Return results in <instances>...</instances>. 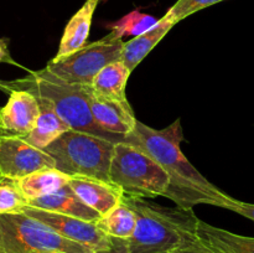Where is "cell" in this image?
<instances>
[{
  "label": "cell",
  "instance_id": "cell-1",
  "mask_svg": "<svg viewBox=\"0 0 254 253\" xmlns=\"http://www.w3.org/2000/svg\"><path fill=\"white\" fill-rule=\"evenodd\" d=\"M184 139L179 118L164 129L151 128L138 121L126 136L127 143L145 151L169 174L170 188L165 197L184 208L200 203L226 208L235 197L213 185L188 160L180 146Z\"/></svg>",
  "mask_w": 254,
  "mask_h": 253
},
{
  "label": "cell",
  "instance_id": "cell-2",
  "mask_svg": "<svg viewBox=\"0 0 254 253\" xmlns=\"http://www.w3.org/2000/svg\"><path fill=\"white\" fill-rule=\"evenodd\" d=\"M123 202L136 215L129 253H189L202 246L197 236L200 218L192 208L168 207L127 195Z\"/></svg>",
  "mask_w": 254,
  "mask_h": 253
},
{
  "label": "cell",
  "instance_id": "cell-3",
  "mask_svg": "<svg viewBox=\"0 0 254 253\" xmlns=\"http://www.w3.org/2000/svg\"><path fill=\"white\" fill-rule=\"evenodd\" d=\"M2 82L6 88V93H10L14 89L26 91L37 98L46 101L73 130L108 139L113 143L126 141V138L103 130L94 122L86 86L67 83L61 79L54 78L44 69L30 72L22 78Z\"/></svg>",
  "mask_w": 254,
  "mask_h": 253
},
{
  "label": "cell",
  "instance_id": "cell-4",
  "mask_svg": "<svg viewBox=\"0 0 254 253\" xmlns=\"http://www.w3.org/2000/svg\"><path fill=\"white\" fill-rule=\"evenodd\" d=\"M109 181L124 195L140 198L165 197L170 188V176L163 166L127 141L114 144Z\"/></svg>",
  "mask_w": 254,
  "mask_h": 253
},
{
  "label": "cell",
  "instance_id": "cell-5",
  "mask_svg": "<svg viewBox=\"0 0 254 253\" xmlns=\"http://www.w3.org/2000/svg\"><path fill=\"white\" fill-rule=\"evenodd\" d=\"M113 141L69 129L44 149L66 175L109 181Z\"/></svg>",
  "mask_w": 254,
  "mask_h": 253
},
{
  "label": "cell",
  "instance_id": "cell-6",
  "mask_svg": "<svg viewBox=\"0 0 254 253\" xmlns=\"http://www.w3.org/2000/svg\"><path fill=\"white\" fill-rule=\"evenodd\" d=\"M0 253H94L26 213L0 215Z\"/></svg>",
  "mask_w": 254,
  "mask_h": 253
},
{
  "label": "cell",
  "instance_id": "cell-7",
  "mask_svg": "<svg viewBox=\"0 0 254 253\" xmlns=\"http://www.w3.org/2000/svg\"><path fill=\"white\" fill-rule=\"evenodd\" d=\"M124 41L114 31L101 40L87 44L83 49L60 61H50L44 69L47 74L72 84L91 86L94 77L114 61L122 60Z\"/></svg>",
  "mask_w": 254,
  "mask_h": 253
},
{
  "label": "cell",
  "instance_id": "cell-8",
  "mask_svg": "<svg viewBox=\"0 0 254 253\" xmlns=\"http://www.w3.org/2000/svg\"><path fill=\"white\" fill-rule=\"evenodd\" d=\"M56 166L54 158L24 138L0 134V179L16 181L35 171Z\"/></svg>",
  "mask_w": 254,
  "mask_h": 253
},
{
  "label": "cell",
  "instance_id": "cell-9",
  "mask_svg": "<svg viewBox=\"0 0 254 253\" xmlns=\"http://www.w3.org/2000/svg\"><path fill=\"white\" fill-rule=\"evenodd\" d=\"M22 212L45 223L64 238L81 243L93 251L104 250L111 245V237L99 230L96 222H88L73 216L40 210L31 206H27Z\"/></svg>",
  "mask_w": 254,
  "mask_h": 253
},
{
  "label": "cell",
  "instance_id": "cell-10",
  "mask_svg": "<svg viewBox=\"0 0 254 253\" xmlns=\"http://www.w3.org/2000/svg\"><path fill=\"white\" fill-rule=\"evenodd\" d=\"M40 117L36 97L26 91H11L6 104L0 107V134L25 138Z\"/></svg>",
  "mask_w": 254,
  "mask_h": 253
},
{
  "label": "cell",
  "instance_id": "cell-11",
  "mask_svg": "<svg viewBox=\"0 0 254 253\" xmlns=\"http://www.w3.org/2000/svg\"><path fill=\"white\" fill-rule=\"evenodd\" d=\"M86 91L94 122L103 130L126 138L138 122L128 99L117 101L104 98L97 94L91 86H86Z\"/></svg>",
  "mask_w": 254,
  "mask_h": 253
},
{
  "label": "cell",
  "instance_id": "cell-12",
  "mask_svg": "<svg viewBox=\"0 0 254 253\" xmlns=\"http://www.w3.org/2000/svg\"><path fill=\"white\" fill-rule=\"evenodd\" d=\"M68 184L76 195L101 216L111 212L123 201V191L111 181L74 176Z\"/></svg>",
  "mask_w": 254,
  "mask_h": 253
},
{
  "label": "cell",
  "instance_id": "cell-13",
  "mask_svg": "<svg viewBox=\"0 0 254 253\" xmlns=\"http://www.w3.org/2000/svg\"><path fill=\"white\" fill-rule=\"evenodd\" d=\"M101 0H86L76 14L69 19L60 41L59 51L51 61L56 62L71 56L87 45L94 11Z\"/></svg>",
  "mask_w": 254,
  "mask_h": 253
},
{
  "label": "cell",
  "instance_id": "cell-14",
  "mask_svg": "<svg viewBox=\"0 0 254 253\" xmlns=\"http://www.w3.org/2000/svg\"><path fill=\"white\" fill-rule=\"evenodd\" d=\"M29 206L40 208V210L62 213L66 216H73V217L81 218V220L88 221V222H97L102 217L97 211L87 206L76 195L69 184L62 186L60 190L55 191L50 195L30 200Z\"/></svg>",
  "mask_w": 254,
  "mask_h": 253
},
{
  "label": "cell",
  "instance_id": "cell-15",
  "mask_svg": "<svg viewBox=\"0 0 254 253\" xmlns=\"http://www.w3.org/2000/svg\"><path fill=\"white\" fill-rule=\"evenodd\" d=\"M197 236L201 245L211 253H254V237L237 235L201 220Z\"/></svg>",
  "mask_w": 254,
  "mask_h": 253
},
{
  "label": "cell",
  "instance_id": "cell-16",
  "mask_svg": "<svg viewBox=\"0 0 254 253\" xmlns=\"http://www.w3.org/2000/svg\"><path fill=\"white\" fill-rule=\"evenodd\" d=\"M175 25V22L171 21L166 15H164L161 19H159L158 24L151 27L150 30L124 42L122 61L127 64L130 71H134V68L138 67V64L148 56L149 52L164 39V36Z\"/></svg>",
  "mask_w": 254,
  "mask_h": 253
},
{
  "label": "cell",
  "instance_id": "cell-17",
  "mask_svg": "<svg viewBox=\"0 0 254 253\" xmlns=\"http://www.w3.org/2000/svg\"><path fill=\"white\" fill-rule=\"evenodd\" d=\"M37 101L40 104V117L31 133L24 139L31 145L44 150L71 128L46 101L41 98H37Z\"/></svg>",
  "mask_w": 254,
  "mask_h": 253
},
{
  "label": "cell",
  "instance_id": "cell-18",
  "mask_svg": "<svg viewBox=\"0 0 254 253\" xmlns=\"http://www.w3.org/2000/svg\"><path fill=\"white\" fill-rule=\"evenodd\" d=\"M69 180H71V176L57 170L56 168H52L35 171L12 183L17 186V189L21 191L27 201H30L60 190L62 186L67 185Z\"/></svg>",
  "mask_w": 254,
  "mask_h": 253
},
{
  "label": "cell",
  "instance_id": "cell-19",
  "mask_svg": "<svg viewBox=\"0 0 254 253\" xmlns=\"http://www.w3.org/2000/svg\"><path fill=\"white\" fill-rule=\"evenodd\" d=\"M131 71L122 60L107 64L91 84V88L99 96L108 99H127L126 88Z\"/></svg>",
  "mask_w": 254,
  "mask_h": 253
},
{
  "label": "cell",
  "instance_id": "cell-20",
  "mask_svg": "<svg viewBox=\"0 0 254 253\" xmlns=\"http://www.w3.org/2000/svg\"><path fill=\"white\" fill-rule=\"evenodd\" d=\"M96 225L109 237L129 240L135 231L136 215L133 208L122 201L121 205L102 216Z\"/></svg>",
  "mask_w": 254,
  "mask_h": 253
},
{
  "label": "cell",
  "instance_id": "cell-21",
  "mask_svg": "<svg viewBox=\"0 0 254 253\" xmlns=\"http://www.w3.org/2000/svg\"><path fill=\"white\" fill-rule=\"evenodd\" d=\"M158 21L159 20L151 15L134 10V11L128 12L122 19L117 20L116 22L109 25V27H111L112 31L116 32L122 39L126 36L135 37L155 26Z\"/></svg>",
  "mask_w": 254,
  "mask_h": 253
},
{
  "label": "cell",
  "instance_id": "cell-22",
  "mask_svg": "<svg viewBox=\"0 0 254 253\" xmlns=\"http://www.w3.org/2000/svg\"><path fill=\"white\" fill-rule=\"evenodd\" d=\"M29 206V201L12 181L0 179V215L19 213Z\"/></svg>",
  "mask_w": 254,
  "mask_h": 253
},
{
  "label": "cell",
  "instance_id": "cell-23",
  "mask_svg": "<svg viewBox=\"0 0 254 253\" xmlns=\"http://www.w3.org/2000/svg\"><path fill=\"white\" fill-rule=\"evenodd\" d=\"M221 1L223 0H178L165 15L171 21L178 24L190 15Z\"/></svg>",
  "mask_w": 254,
  "mask_h": 253
},
{
  "label": "cell",
  "instance_id": "cell-24",
  "mask_svg": "<svg viewBox=\"0 0 254 253\" xmlns=\"http://www.w3.org/2000/svg\"><path fill=\"white\" fill-rule=\"evenodd\" d=\"M227 210L233 211V212L240 213L241 216H245V217L250 218L254 222V203L250 202H243V201L237 200V198H233L227 206H226Z\"/></svg>",
  "mask_w": 254,
  "mask_h": 253
},
{
  "label": "cell",
  "instance_id": "cell-25",
  "mask_svg": "<svg viewBox=\"0 0 254 253\" xmlns=\"http://www.w3.org/2000/svg\"><path fill=\"white\" fill-rule=\"evenodd\" d=\"M94 253H129V240L111 237V245L108 247L94 251Z\"/></svg>",
  "mask_w": 254,
  "mask_h": 253
},
{
  "label": "cell",
  "instance_id": "cell-26",
  "mask_svg": "<svg viewBox=\"0 0 254 253\" xmlns=\"http://www.w3.org/2000/svg\"><path fill=\"white\" fill-rule=\"evenodd\" d=\"M10 63V64H15V66H20L11 56H10V52L7 50V41L4 39H0V63Z\"/></svg>",
  "mask_w": 254,
  "mask_h": 253
},
{
  "label": "cell",
  "instance_id": "cell-27",
  "mask_svg": "<svg viewBox=\"0 0 254 253\" xmlns=\"http://www.w3.org/2000/svg\"><path fill=\"white\" fill-rule=\"evenodd\" d=\"M189 253H211V252L210 251L206 250L203 246H201L200 248H197V250H195V251H191V252H189Z\"/></svg>",
  "mask_w": 254,
  "mask_h": 253
},
{
  "label": "cell",
  "instance_id": "cell-28",
  "mask_svg": "<svg viewBox=\"0 0 254 253\" xmlns=\"http://www.w3.org/2000/svg\"><path fill=\"white\" fill-rule=\"evenodd\" d=\"M0 91H2V92H6V88H5V86H4V82H2V81H0Z\"/></svg>",
  "mask_w": 254,
  "mask_h": 253
}]
</instances>
